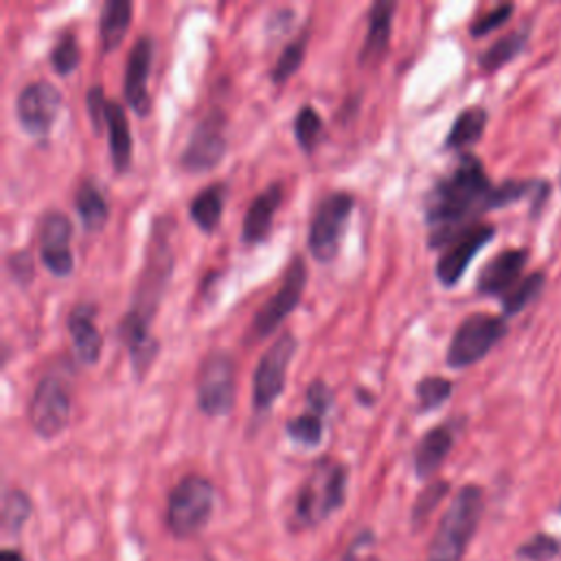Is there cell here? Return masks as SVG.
I'll return each mask as SVG.
<instances>
[{
	"mask_svg": "<svg viewBox=\"0 0 561 561\" xmlns=\"http://www.w3.org/2000/svg\"><path fill=\"white\" fill-rule=\"evenodd\" d=\"M171 219L169 215L156 217L147 239L145 263L136 283L134 300L127 313L118 322V337L129 351L134 377L142 379L149 364L158 353V342L149 333V324L160 305L162 291L173 272V250H171Z\"/></svg>",
	"mask_w": 561,
	"mask_h": 561,
	"instance_id": "cell-1",
	"label": "cell"
},
{
	"mask_svg": "<svg viewBox=\"0 0 561 561\" xmlns=\"http://www.w3.org/2000/svg\"><path fill=\"white\" fill-rule=\"evenodd\" d=\"M491 184L486 180L484 167L476 156L465 153L458 164L436 184L425 197V219L432 226L430 243L438 248L456 239L467 224V219L486 208Z\"/></svg>",
	"mask_w": 561,
	"mask_h": 561,
	"instance_id": "cell-2",
	"label": "cell"
},
{
	"mask_svg": "<svg viewBox=\"0 0 561 561\" xmlns=\"http://www.w3.org/2000/svg\"><path fill=\"white\" fill-rule=\"evenodd\" d=\"M482 504V489L476 484H467L456 493L432 537L427 561H462L465 550L478 528Z\"/></svg>",
	"mask_w": 561,
	"mask_h": 561,
	"instance_id": "cell-3",
	"label": "cell"
},
{
	"mask_svg": "<svg viewBox=\"0 0 561 561\" xmlns=\"http://www.w3.org/2000/svg\"><path fill=\"white\" fill-rule=\"evenodd\" d=\"M346 493V467L342 462L322 458L309 478L302 482L296 504H294V524L298 528H309L327 519L340 504Z\"/></svg>",
	"mask_w": 561,
	"mask_h": 561,
	"instance_id": "cell-4",
	"label": "cell"
},
{
	"mask_svg": "<svg viewBox=\"0 0 561 561\" xmlns=\"http://www.w3.org/2000/svg\"><path fill=\"white\" fill-rule=\"evenodd\" d=\"M213 484L197 473L184 476L169 493L167 524L175 537L197 535L213 513Z\"/></svg>",
	"mask_w": 561,
	"mask_h": 561,
	"instance_id": "cell-5",
	"label": "cell"
},
{
	"mask_svg": "<svg viewBox=\"0 0 561 561\" xmlns=\"http://www.w3.org/2000/svg\"><path fill=\"white\" fill-rule=\"evenodd\" d=\"M351 208L353 195L346 191H331L318 199L307 234V243L316 261L329 263L337 254Z\"/></svg>",
	"mask_w": 561,
	"mask_h": 561,
	"instance_id": "cell-6",
	"label": "cell"
},
{
	"mask_svg": "<svg viewBox=\"0 0 561 561\" xmlns=\"http://www.w3.org/2000/svg\"><path fill=\"white\" fill-rule=\"evenodd\" d=\"M234 362L226 351H208L197 368L195 397L208 416H224L234 403Z\"/></svg>",
	"mask_w": 561,
	"mask_h": 561,
	"instance_id": "cell-7",
	"label": "cell"
},
{
	"mask_svg": "<svg viewBox=\"0 0 561 561\" xmlns=\"http://www.w3.org/2000/svg\"><path fill=\"white\" fill-rule=\"evenodd\" d=\"M506 333V322L491 313H471L454 331L447 346V364L465 368L480 362Z\"/></svg>",
	"mask_w": 561,
	"mask_h": 561,
	"instance_id": "cell-8",
	"label": "cell"
},
{
	"mask_svg": "<svg viewBox=\"0 0 561 561\" xmlns=\"http://www.w3.org/2000/svg\"><path fill=\"white\" fill-rule=\"evenodd\" d=\"M226 116L224 110L210 107L193 127L182 153L180 167L191 173H204L217 167L226 153Z\"/></svg>",
	"mask_w": 561,
	"mask_h": 561,
	"instance_id": "cell-9",
	"label": "cell"
},
{
	"mask_svg": "<svg viewBox=\"0 0 561 561\" xmlns=\"http://www.w3.org/2000/svg\"><path fill=\"white\" fill-rule=\"evenodd\" d=\"M296 353V337L289 331H283L261 355L254 379H252V403L256 412L272 408L276 397L285 388L287 366Z\"/></svg>",
	"mask_w": 561,
	"mask_h": 561,
	"instance_id": "cell-10",
	"label": "cell"
},
{
	"mask_svg": "<svg viewBox=\"0 0 561 561\" xmlns=\"http://www.w3.org/2000/svg\"><path fill=\"white\" fill-rule=\"evenodd\" d=\"M307 285V265L302 256H294L283 272L278 289L270 296V300L256 311L252 320V333L256 337L270 335L300 302V296Z\"/></svg>",
	"mask_w": 561,
	"mask_h": 561,
	"instance_id": "cell-11",
	"label": "cell"
},
{
	"mask_svg": "<svg viewBox=\"0 0 561 561\" xmlns=\"http://www.w3.org/2000/svg\"><path fill=\"white\" fill-rule=\"evenodd\" d=\"M70 419V397L66 386L55 377L46 375L35 383L28 403V421L39 438H55L66 430Z\"/></svg>",
	"mask_w": 561,
	"mask_h": 561,
	"instance_id": "cell-12",
	"label": "cell"
},
{
	"mask_svg": "<svg viewBox=\"0 0 561 561\" xmlns=\"http://www.w3.org/2000/svg\"><path fill=\"white\" fill-rule=\"evenodd\" d=\"M61 107V92L46 79L26 83L15 99L20 127L33 138H46Z\"/></svg>",
	"mask_w": 561,
	"mask_h": 561,
	"instance_id": "cell-13",
	"label": "cell"
},
{
	"mask_svg": "<svg viewBox=\"0 0 561 561\" xmlns=\"http://www.w3.org/2000/svg\"><path fill=\"white\" fill-rule=\"evenodd\" d=\"M70 237H72V226L61 210L50 208L39 217V224H37L39 259L59 278L68 276L75 265L72 250L68 245Z\"/></svg>",
	"mask_w": 561,
	"mask_h": 561,
	"instance_id": "cell-14",
	"label": "cell"
},
{
	"mask_svg": "<svg viewBox=\"0 0 561 561\" xmlns=\"http://www.w3.org/2000/svg\"><path fill=\"white\" fill-rule=\"evenodd\" d=\"M493 234H495V228L489 224H482V226H469L465 232L451 239L449 248L440 254L436 263V278L445 287L456 285L465 274L469 261L482 250L486 241L493 239Z\"/></svg>",
	"mask_w": 561,
	"mask_h": 561,
	"instance_id": "cell-15",
	"label": "cell"
},
{
	"mask_svg": "<svg viewBox=\"0 0 561 561\" xmlns=\"http://www.w3.org/2000/svg\"><path fill=\"white\" fill-rule=\"evenodd\" d=\"M151 57H153V42L149 35H140L131 44L125 61V81H123L125 101L140 116H145L151 110V96L147 90Z\"/></svg>",
	"mask_w": 561,
	"mask_h": 561,
	"instance_id": "cell-16",
	"label": "cell"
},
{
	"mask_svg": "<svg viewBox=\"0 0 561 561\" xmlns=\"http://www.w3.org/2000/svg\"><path fill=\"white\" fill-rule=\"evenodd\" d=\"M280 199H283V184L280 182H270L250 202V206H248V210L243 215V226H241L243 243L254 245V243L267 239Z\"/></svg>",
	"mask_w": 561,
	"mask_h": 561,
	"instance_id": "cell-17",
	"label": "cell"
},
{
	"mask_svg": "<svg viewBox=\"0 0 561 561\" xmlns=\"http://www.w3.org/2000/svg\"><path fill=\"white\" fill-rule=\"evenodd\" d=\"M66 327L72 337L75 355L83 364H94L99 359L101 346H103V337L94 322V305L77 302L66 318Z\"/></svg>",
	"mask_w": 561,
	"mask_h": 561,
	"instance_id": "cell-18",
	"label": "cell"
},
{
	"mask_svg": "<svg viewBox=\"0 0 561 561\" xmlns=\"http://www.w3.org/2000/svg\"><path fill=\"white\" fill-rule=\"evenodd\" d=\"M526 250H504L495 254L478 274V291L486 296H497L506 289L511 291L526 265Z\"/></svg>",
	"mask_w": 561,
	"mask_h": 561,
	"instance_id": "cell-19",
	"label": "cell"
},
{
	"mask_svg": "<svg viewBox=\"0 0 561 561\" xmlns=\"http://www.w3.org/2000/svg\"><path fill=\"white\" fill-rule=\"evenodd\" d=\"M397 2L394 0H375L368 11V31L359 50V64H375L386 55L388 42H390V28H392V15H394Z\"/></svg>",
	"mask_w": 561,
	"mask_h": 561,
	"instance_id": "cell-20",
	"label": "cell"
},
{
	"mask_svg": "<svg viewBox=\"0 0 561 561\" xmlns=\"http://www.w3.org/2000/svg\"><path fill=\"white\" fill-rule=\"evenodd\" d=\"M105 129H107V145H110L112 167L118 173H123V171L129 169V162H131V131H129L125 107L116 99H107Z\"/></svg>",
	"mask_w": 561,
	"mask_h": 561,
	"instance_id": "cell-21",
	"label": "cell"
},
{
	"mask_svg": "<svg viewBox=\"0 0 561 561\" xmlns=\"http://www.w3.org/2000/svg\"><path fill=\"white\" fill-rule=\"evenodd\" d=\"M454 445V434L447 425H436L427 430L414 451V471L419 478L432 476L445 460Z\"/></svg>",
	"mask_w": 561,
	"mask_h": 561,
	"instance_id": "cell-22",
	"label": "cell"
},
{
	"mask_svg": "<svg viewBox=\"0 0 561 561\" xmlns=\"http://www.w3.org/2000/svg\"><path fill=\"white\" fill-rule=\"evenodd\" d=\"M129 22H131V2L129 0H107L101 7L99 39H101L103 53H112L123 42V35L127 33Z\"/></svg>",
	"mask_w": 561,
	"mask_h": 561,
	"instance_id": "cell-23",
	"label": "cell"
},
{
	"mask_svg": "<svg viewBox=\"0 0 561 561\" xmlns=\"http://www.w3.org/2000/svg\"><path fill=\"white\" fill-rule=\"evenodd\" d=\"M224 199H226V186L224 182H210L204 186L188 204L191 219L204 230L213 232L221 219L224 213Z\"/></svg>",
	"mask_w": 561,
	"mask_h": 561,
	"instance_id": "cell-24",
	"label": "cell"
},
{
	"mask_svg": "<svg viewBox=\"0 0 561 561\" xmlns=\"http://www.w3.org/2000/svg\"><path fill=\"white\" fill-rule=\"evenodd\" d=\"M75 208H77V215L83 224L85 230L90 232H96L103 228V224L107 221V199L103 197V193L99 191V186L85 178L81 180V184L77 186L75 191Z\"/></svg>",
	"mask_w": 561,
	"mask_h": 561,
	"instance_id": "cell-25",
	"label": "cell"
},
{
	"mask_svg": "<svg viewBox=\"0 0 561 561\" xmlns=\"http://www.w3.org/2000/svg\"><path fill=\"white\" fill-rule=\"evenodd\" d=\"M486 127V110L480 105L465 107L451 123V129L445 138L447 149H462L467 145H473Z\"/></svg>",
	"mask_w": 561,
	"mask_h": 561,
	"instance_id": "cell-26",
	"label": "cell"
},
{
	"mask_svg": "<svg viewBox=\"0 0 561 561\" xmlns=\"http://www.w3.org/2000/svg\"><path fill=\"white\" fill-rule=\"evenodd\" d=\"M524 42H526V33H524V31H513V33L500 37L497 42H493V44L480 55V59H478L480 68H484V70H489V72H491V70H497L500 66L508 64V61L522 50Z\"/></svg>",
	"mask_w": 561,
	"mask_h": 561,
	"instance_id": "cell-27",
	"label": "cell"
},
{
	"mask_svg": "<svg viewBox=\"0 0 561 561\" xmlns=\"http://www.w3.org/2000/svg\"><path fill=\"white\" fill-rule=\"evenodd\" d=\"M322 134V116L309 103H305L294 116V136L302 151H311Z\"/></svg>",
	"mask_w": 561,
	"mask_h": 561,
	"instance_id": "cell-28",
	"label": "cell"
},
{
	"mask_svg": "<svg viewBox=\"0 0 561 561\" xmlns=\"http://www.w3.org/2000/svg\"><path fill=\"white\" fill-rule=\"evenodd\" d=\"M541 287H543V274L541 272H535V274L526 276L524 280H519L502 300L504 316H513V313L522 311L528 302H533L539 296Z\"/></svg>",
	"mask_w": 561,
	"mask_h": 561,
	"instance_id": "cell-29",
	"label": "cell"
},
{
	"mask_svg": "<svg viewBox=\"0 0 561 561\" xmlns=\"http://www.w3.org/2000/svg\"><path fill=\"white\" fill-rule=\"evenodd\" d=\"M31 515V500L20 489H9L2 500V526L9 533H18Z\"/></svg>",
	"mask_w": 561,
	"mask_h": 561,
	"instance_id": "cell-30",
	"label": "cell"
},
{
	"mask_svg": "<svg viewBox=\"0 0 561 561\" xmlns=\"http://www.w3.org/2000/svg\"><path fill=\"white\" fill-rule=\"evenodd\" d=\"M305 46H307V35H300L298 39L289 42L280 50L276 64L272 66V81L274 83H285L300 68V64L305 59Z\"/></svg>",
	"mask_w": 561,
	"mask_h": 561,
	"instance_id": "cell-31",
	"label": "cell"
},
{
	"mask_svg": "<svg viewBox=\"0 0 561 561\" xmlns=\"http://www.w3.org/2000/svg\"><path fill=\"white\" fill-rule=\"evenodd\" d=\"M451 394V381L438 375H427L416 381V399L423 412L438 408Z\"/></svg>",
	"mask_w": 561,
	"mask_h": 561,
	"instance_id": "cell-32",
	"label": "cell"
},
{
	"mask_svg": "<svg viewBox=\"0 0 561 561\" xmlns=\"http://www.w3.org/2000/svg\"><path fill=\"white\" fill-rule=\"evenodd\" d=\"M287 434L298 440L300 445H307V447H313L320 443L322 438V416L316 414V412H305V414H298V416H291L285 425Z\"/></svg>",
	"mask_w": 561,
	"mask_h": 561,
	"instance_id": "cell-33",
	"label": "cell"
},
{
	"mask_svg": "<svg viewBox=\"0 0 561 561\" xmlns=\"http://www.w3.org/2000/svg\"><path fill=\"white\" fill-rule=\"evenodd\" d=\"M79 44L75 33L66 31L59 35V39L55 42V46L50 48V64L59 75H68L79 66Z\"/></svg>",
	"mask_w": 561,
	"mask_h": 561,
	"instance_id": "cell-34",
	"label": "cell"
},
{
	"mask_svg": "<svg viewBox=\"0 0 561 561\" xmlns=\"http://www.w3.org/2000/svg\"><path fill=\"white\" fill-rule=\"evenodd\" d=\"M447 489H449V484H447L445 480H438V482L427 484V486L419 493V497H416V502H414L412 522H414V524H423V522L430 517V513L436 508V504L445 497Z\"/></svg>",
	"mask_w": 561,
	"mask_h": 561,
	"instance_id": "cell-35",
	"label": "cell"
},
{
	"mask_svg": "<svg viewBox=\"0 0 561 561\" xmlns=\"http://www.w3.org/2000/svg\"><path fill=\"white\" fill-rule=\"evenodd\" d=\"M105 105H107V99L103 94V88L99 83L90 85L88 92H85V112H88V118H90V125H92L94 134L103 131Z\"/></svg>",
	"mask_w": 561,
	"mask_h": 561,
	"instance_id": "cell-36",
	"label": "cell"
},
{
	"mask_svg": "<svg viewBox=\"0 0 561 561\" xmlns=\"http://www.w3.org/2000/svg\"><path fill=\"white\" fill-rule=\"evenodd\" d=\"M530 182H517V180H508L504 184H500L497 188H491L489 199H486V208H497V206H506L511 202H515L517 197L526 195Z\"/></svg>",
	"mask_w": 561,
	"mask_h": 561,
	"instance_id": "cell-37",
	"label": "cell"
},
{
	"mask_svg": "<svg viewBox=\"0 0 561 561\" xmlns=\"http://www.w3.org/2000/svg\"><path fill=\"white\" fill-rule=\"evenodd\" d=\"M513 13V4H500V7H495V9H491L489 13H484V15H480L473 24H471V35L473 37H480V35H486V33H491V31H495L497 26H502L506 20H508V15Z\"/></svg>",
	"mask_w": 561,
	"mask_h": 561,
	"instance_id": "cell-38",
	"label": "cell"
},
{
	"mask_svg": "<svg viewBox=\"0 0 561 561\" xmlns=\"http://www.w3.org/2000/svg\"><path fill=\"white\" fill-rule=\"evenodd\" d=\"M7 270L13 276V280L20 283V285H28L33 280V274H35L33 259H31V254L26 250L11 252L9 259H7Z\"/></svg>",
	"mask_w": 561,
	"mask_h": 561,
	"instance_id": "cell-39",
	"label": "cell"
},
{
	"mask_svg": "<svg viewBox=\"0 0 561 561\" xmlns=\"http://www.w3.org/2000/svg\"><path fill=\"white\" fill-rule=\"evenodd\" d=\"M331 401H333V394L331 390L327 388V383L322 379H313L307 388V403H309V410L324 416V412L331 408Z\"/></svg>",
	"mask_w": 561,
	"mask_h": 561,
	"instance_id": "cell-40",
	"label": "cell"
},
{
	"mask_svg": "<svg viewBox=\"0 0 561 561\" xmlns=\"http://www.w3.org/2000/svg\"><path fill=\"white\" fill-rule=\"evenodd\" d=\"M554 550H557V543H554L550 537L537 535V537H533V539L519 550V554H522V557H528V559H533V561H539V559L552 557Z\"/></svg>",
	"mask_w": 561,
	"mask_h": 561,
	"instance_id": "cell-41",
	"label": "cell"
},
{
	"mask_svg": "<svg viewBox=\"0 0 561 561\" xmlns=\"http://www.w3.org/2000/svg\"><path fill=\"white\" fill-rule=\"evenodd\" d=\"M0 561H24V559H22V554L15 552V550H4V552L0 554Z\"/></svg>",
	"mask_w": 561,
	"mask_h": 561,
	"instance_id": "cell-42",
	"label": "cell"
}]
</instances>
